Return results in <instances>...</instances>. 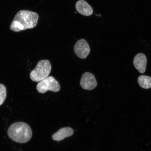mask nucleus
Segmentation results:
<instances>
[{
    "mask_svg": "<svg viewBox=\"0 0 151 151\" xmlns=\"http://www.w3.org/2000/svg\"><path fill=\"white\" fill-rule=\"evenodd\" d=\"M39 16L37 13L26 10H20L15 15L10 26V29L19 32L31 29L37 25Z\"/></svg>",
    "mask_w": 151,
    "mask_h": 151,
    "instance_id": "1",
    "label": "nucleus"
},
{
    "mask_svg": "<svg viewBox=\"0 0 151 151\" xmlns=\"http://www.w3.org/2000/svg\"><path fill=\"white\" fill-rule=\"evenodd\" d=\"M80 84L84 89L92 90L96 87L97 83L93 74L90 73L86 72L82 75Z\"/></svg>",
    "mask_w": 151,
    "mask_h": 151,
    "instance_id": "6",
    "label": "nucleus"
},
{
    "mask_svg": "<svg viewBox=\"0 0 151 151\" xmlns=\"http://www.w3.org/2000/svg\"><path fill=\"white\" fill-rule=\"evenodd\" d=\"M6 97V88L4 85L0 84V106L4 102Z\"/></svg>",
    "mask_w": 151,
    "mask_h": 151,
    "instance_id": "11",
    "label": "nucleus"
},
{
    "mask_svg": "<svg viewBox=\"0 0 151 151\" xmlns=\"http://www.w3.org/2000/svg\"><path fill=\"white\" fill-rule=\"evenodd\" d=\"M73 133V130L70 127H64L52 135V137L54 141H60L66 137L71 136Z\"/></svg>",
    "mask_w": 151,
    "mask_h": 151,
    "instance_id": "9",
    "label": "nucleus"
},
{
    "mask_svg": "<svg viewBox=\"0 0 151 151\" xmlns=\"http://www.w3.org/2000/svg\"><path fill=\"white\" fill-rule=\"evenodd\" d=\"M147 59L144 54L140 53L135 57L133 60L134 66L139 73H144L146 71Z\"/></svg>",
    "mask_w": 151,
    "mask_h": 151,
    "instance_id": "7",
    "label": "nucleus"
},
{
    "mask_svg": "<svg viewBox=\"0 0 151 151\" xmlns=\"http://www.w3.org/2000/svg\"><path fill=\"white\" fill-rule=\"evenodd\" d=\"M37 89L38 92L41 93H44L48 91L56 92L60 91V86L54 77L48 76L38 83Z\"/></svg>",
    "mask_w": 151,
    "mask_h": 151,
    "instance_id": "4",
    "label": "nucleus"
},
{
    "mask_svg": "<svg viewBox=\"0 0 151 151\" xmlns=\"http://www.w3.org/2000/svg\"><path fill=\"white\" fill-rule=\"evenodd\" d=\"M7 134L13 141L24 143L27 142L31 139L32 132L27 124L23 122H17L9 127Z\"/></svg>",
    "mask_w": 151,
    "mask_h": 151,
    "instance_id": "2",
    "label": "nucleus"
},
{
    "mask_svg": "<svg viewBox=\"0 0 151 151\" xmlns=\"http://www.w3.org/2000/svg\"><path fill=\"white\" fill-rule=\"evenodd\" d=\"M51 68V65L49 60H41L38 62L35 68L31 72L30 78L34 82H40L48 76Z\"/></svg>",
    "mask_w": 151,
    "mask_h": 151,
    "instance_id": "3",
    "label": "nucleus"
},
{
    "mask_svg": "<svg viewBox=\"0 0 151 151\" xmlns=\"http://www.w3.org/2000/svg\"><path fill=\"white\" fill-rule=\"evenodd\" d=\"M138 82L141 88L145 89L151 88V77L145 75L140 76L138 78Z\"/></svg>",
    "mask_w": 151,
    "mask_h": 151,
    "instance_id": "10",
    "label": "nucleus"
},
{
    "mask_svg": "<svg viewBox=\"0 0 151 151\" xmlns=\"http://www.w3.org/2000/svg\"><path fill=\"white\" fill-rule=\"evenodd\" d=\"M75 53L81 59L87 57L90 52V47L86 40L81 39L77 41L74 46Z\"/></svg>",
    "mask_w": 151,
    "mask_h": 151,
    "instance_id": "5",
    "label": "nucleus"
},
{
    "mask_svg": "<svg viewBox=\"0 0 151 151\" xmlns=\"http://www.w3.org/2000/svg\"><path fill=\"white\" fill-rule=\"evenodd\" d=\"M76 9L78 13L86 16L93 14V9L91 6L84 0H80L76 4Z\"/></svg>",
    "mask_w": 151,
    "mask_h": 151,
    "instance_id": "8",
    "label": "nucleus"
}]
</instances>
